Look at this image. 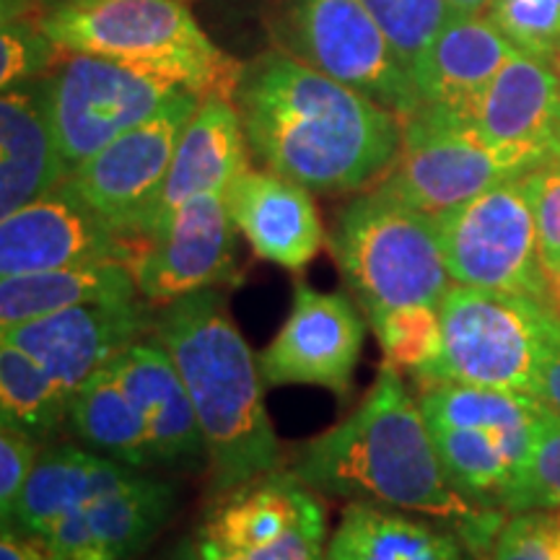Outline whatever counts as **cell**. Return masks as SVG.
I'll return each mask as SVG.
<instances>
[{
	"instance_id": "cell-39",
	"label": "cell",
	"mask_w": 560,
	"mask_h": 560,
	"mask_svg": "<svg viewBox=\"0 0 560 560\" xmlns=\"http://www.w3.org/2000/svg\"><path fill=\"white\" fill-rule=\"evenodd\" d=\"M156 560H202L198 548H195L192 537H185V540H179L174 548H170L166 552H161Z\"/></svg>"
},
{
	"instance_id": "cell-37",
	"label": "cell",
	"mask_w": 560,
	"mask_h": 560,
	"mask_svg": "<svg viewBox=\"0 0 560 560\" xmlns=\"http://www.w3.org/2000/svg\"><path fill=\"white\" fill-rule=\"evenodd\" d=\"M0 560H55L45 545L3 522L0 532Z\"/></svg>"
},
{
	"instance_id": "cell-34",
	"label": "cell",
	"mask_w": 560,
	"mask_h": 560,
	"mask_svg": "<svg viewBox=\"0 0 560 560\" xmlns=\"http://www.w3.org/2000/svg\"><path fill=\"white\" fill-rule=\"evenodd\" d=\"M486 560H560V511L509 514Z\"/></svg>"
},
{
	"instance_id": "cell-12",
	"label": "cell",
	"mask_w": 560,
	"mask_h": 560,
	"mask_svg": "<svg viewBox=\"0 0 560 560\" xmlns=\"http://www.w3.org/2000/svg\"><path fill=\"white\" fill-rule=\"evenodd\" d=\"M45 81L55 136L70 174L187 89L153 70L89 52H66Z\"/></svg>"
},
{
	"instance_id": "cell-18",
	"label": "cell",
	"mask_w": 560,
	"mask_h": 560,
	"mask_svg": "<svg viewBox=\"0 0 560 560\" xmlns=\"http://www.w3.org/2000/svg\"><path fill=\"white\" fill-rule=\"evenodd\" d=\"M104 260H125L132 268L130 242L68 182L45 198L0 219L3 278Z\"/></svg>"
},
{
	"instance_id": "cell-25",
	"label": "cell",
	"mask_w": 560,
	"mask_h": 560,
	"mask_svg": "<svg viewBox=\"0 0 560 560\" xmlns=\"http://www.w3.org/2000/svg\"><path fill=\"white\" fill-rule=\"evenodd\" d=\"M325 560H480L446 524L410 511L350 501Z\"/></svg>"
},
{
	"instance_id": "cell-16",
	"label": "cell",
	"mask_w": 560,
	"mask_h": 560,
	"mask_svg": "<svg viewBox=\"0 0 560 560\" xmlns=\"http://www.w3.org/2000/svg\"><path fill=\"white\" fill-rule=\"evenodd\" d=\"M236 231L226 192H202L179 206L132 262L140 296L153 310L236 278Z\"/></svg>"
},
{
	"instance_id": "cell-5",
	"label": "cell",
	"mask_w": 560,
	"mask_h": 560,
	"mask_svg": "<svg viewBox=\"0 0 560 560\" xmlns=\"http://www.w3.org/2000/svg\"><path fill=\"white\" fill-rule=\"evenodd\" d=\"M62 52H89L153 70L200 96L234 100L242 66L200 30L185 0H81L39 16Z\"/></svg>"
},
{
	"instance_id": "cell-19",
	"label": "cell",
	"mask_w": 560,
	"mask_h": 560,
	"mask_svg": "<svg viewBox=\"0 0 560 560\" xmlns=\"http://www.w3.org/2000/svg\"><path fill=\"white\" fill-rule=\"evenodd\" d=\"M247 145L234 100L226 94L202 96L200 107L182 130L170 174L132 236L136 257L195 195L226 192L234 179L249 170Z\"/></svg>"
},
{
	"instance_id": "cell-14",
	"label": "cell",
	"mask_w": 560,
	"mask_h": 560,
	"mask_svg": "<svg viewBox=\"0 0 560 560\" xmlns=\"http://www.w3.org/2000/svg\"><path fill=\"white\" fill-rule=\"evenodd\" d=\"M202 96L182 89L145 122L122 132L68 177V185L130 242L170 174L179 136ZM136 260V249H132Z\"/></svg>"
},
{
	"instance_id": "cell-22",
	"label": "cell",
	"mask_w": 560,
	"mask_h": 560,
	"mask_svg": "<svg viewBox=\"0 0 560 560\" xmlns=\"http://www.w3.org/2000/svg\"><path fill=\"white\" fill-rule=\"evenodd\" d=\"M42 79L5 89L0 100V219L68 182Z\"/></svg>"
},
{
	"instance_id": "cell-38",
	"label": "cell",
	"mask_w": 560,
	"mask_h": 560,
	"mask_svg": "<svg viewBox=\"0 0 560 560\" xmlns=\"http://www.w3.org/2000/svg\"><path fill=\"white\" fill-rule=\"evenodd\" d=\"M535 397L560 416V338L556 340V346L550 348L548 359H545V363H542Z\"/></svg>"
},
{
	"instance_id": "cell-35",
	"label": "cell",
	"mask_w": 560,
	"mask_h": 560,
	"mask_svg": "<svg viewBox=\"0 0 560 560\" xmlns=\"http://www.w3.org/2000/svg\"><path fill=\"white\" fill-rule=\"evenodd\" d=\"M522 179L535 210L542 265L556 289L560 280V161L524 174Z\"/></svg>"
},
{
	"instance_id": "cell-42",
	"label": "cell",
	"mask_w": 560,
	"mask_h": 560,
	"mask_svg": "<svg viewBox=\"0 0 560 560\" xmlns=\"http://www.w3.org/2000/svg\"><path fill=\"white\" fill-rule=\"evenodd\" d=\"M556 301H558V310H560V280L556 283Z\"/></svg>"
},
{
	"instance_id": "cell-7",
	"label": "cell",
	"mask_w": 560,
	"mask_h": 560,
	"mask_svg": "<svg viewBox=\"0 0 560 560\" xmlns=\"http://www.w3.org/2000/svg\"><path fill=\"white\" fill-rule=\"evenodd\" d=\"M441 353L418 387L436 382L535 395L560 338L558 304L452 283L441 299Z\"/></svg>"
},
{
	"instance_id": "cell-40",
	"label": "cell",
	"mask_w": 560,
	"mask_h": 560,
	"mask_svg": "<svg viewBox=\"0 0 560 560\" xmlns=\"http://www.w3.org/2000/svg\"><path fill=\"white\" fill-rule=\"evenodd\" d=\"M450 5L459 13H480L488 9V0H450Z\"/></svg>"
},
{
	"instance_id": "cell-27",
	"label": "cell",
	"mask_w": 560,
	"mask_h": 560,
	"mask_svg": "<svg viewBox=\"0 0 560 560\" xmlns=\"http://www.w3.org/2000/svg\"><path fill=\"white\" fill-rule=\"evenodd\" d=\"M68 423L89 450L136 470L156 472V459L143 423L109 363L73 392Z\"/></svg>"
},
{
	"instance_id": "cell-30",
	"label": "cell",
	"mask_w": 560,
	"mask_h": 560,
	"mask_svg": "<svg viewBox=\"0 0 560 560\" xmlns=\"http://www.w3.org/2000/svg\"><path fill=\"white\" fill-rule=\"evenodd\" d=\"M361 5L387 34L410 75L454 13L450 0H361Z\"/></svg>"
},
{
	"instance_id": "cell-17",
	"label": "cell",
	"mask_w": 560,
	"mask_h": 560,
	"mask_svg": "<svg viewBox=\"0 0 560 560\" xmlns=\"http://www.w3.org/2000/svg\"><path fill=\"white\" fill-rule=\"evenodd\" d=\"M156 310L143 296L94 301L47 317L3 327V342L30 353L73 397L83 382L130 348L153 335Z\"/></svg>"
},
{
	"instance_id": "cell-24",
	"label": "cell",
	"mask_w": 560,
	"mask_h": 560,
	"mask_svg": "<svg viewBox=\"0 0 560 560\" xmlns=\"http://www.w3.org/2000/svg\"><path fill=\"white\" fill-rule=\"evenodd\" d=\"M465 120L490 143L535 145L560 156L558 70L516 52L488 83Z\"/></svg>"
},
{
	"instance_id": "cell-26",
	"label": "cell",
	"mask_w": 560,
	"mask_h": 560,
	"mask_svg": "<svg viewBox=\"0 0 560 560\" xmlns=\"http://www.w3.org/2000/svg\"><path fill=\"white\" fill-rule=\"evenodd\" d=\"M136 272L125 260H104L79 268L26 272L0 280V325L13 327L94 301L138 299Z\"/></svg>"
},
{
	"instance_id": "cell-36",
	"label": "cell",
	"mask_w": 560,
	"mask_h": 560,
	"mask_svg": "<svg viewBox=\"0 0 560 560\" xmlns=\"http://www.w3.org/2000/svg\"><path fill=\"white\" fill-rule=\"evenodd\" d=\"M39 441L19 431L0 433V516L9 520L39 459Z\"/></svg>"
},
{
	"instance_id": "cell-11",
	"label": "cell",
	"mask_w": 560,
	"mask_h": 560,
	"mask_svg": "<svg viewBox=\"0 0 560 560\" xmlns=\"http://www.w3.org/2000/svg\"><path fill=\"white\" fill-rule=\"evenodd\" d=\"M433 221L452 283L558 304L522 177L490 187Z\"/></svg>"
},
{
	"instance_id": "cell-43",
	"label": "cell",
	"mask_w": 560,
	"mask_h": 560,
	"mask_svg": "<svg viewBox=\"0 0 560 560\" xmlns=\"http://www.w3.org/2000/svg\"><path fill=\"white\" fill-rule=\"evenodd\" d=\"M552 68H556V70H558V75H560V55H558L556 60H552Z\"/></svg>"
},
{
	"instance_id": "cell-29",
	"label": "cell",
	"mask_w": 560,
	"mask_h": 560,
	"mask_svg": "<svg viewBox=\"0 0 560 560\" xmlns=\"http://www.w3.org/2000/svg\"><path fill=\"white\" fill-rule=\"evenodd\" d=\"M371 332L380 338L384 359L408 371L412 382H423L441 353L439 306H402L366 314Z\"/></svg>"
},
{
	"instance_id": "cell-28",
	"label": "cell",
	"mask_w": 560,
	"mask_h": 560,
	"mask_svg": "<svg viewBox=\"0 0 560 560\" xmlns=\"http://www.w3.org/2000/svg\"><path fill=\"white\" fill-rule=\"evenodd\" d=\"M70 395L30 353L0 340V420L3 429L47 441L68 420Z\"/></svg>"
},
{
	"instance_id": "cell-8",
	"label": "cell",
	"mask_w": 560,
	"mask_h": 560,
	"mask_svg": "<svg viewBox=\"0 0 560 560\" xmlns=\"http://www.w3.org/2000/svg\"><path fill=\"white\" fill-rule=\"evenodd\" d=\"M418 405L452 486L475 506L503 511L552 408L524 392L454 382L420 387Z\"/></svg>"
},
{
	"instance_id": "cell-1",
	"label": "cell",
	"mask_w": 560,
	"mask_h": 560,
	"mask_svg": "<svg viewBox=\"0 0 560 560\" xmlns=\"http://www.w3.org/2000/svg\"><path fill=\"white\" fill-rule=\"evenodd\" d=\"M234 104L255 156L312 192L363 190L402 145L400 117L289 50L242 66Z\"/></svg>"
},
{
	"instance_id": "cell-33",
	"label": "cell",
	"mask_w": 560,
	"mask_h": 560,
	"mask_svg": "<svg viewBox=\"0 0 560 560\" xmlns=\"http://www.w3.org/2000/svg\"><path fill=\"white\" fill-rule=\"evenodd\" d=\"M62 52L55 42L42 32L39 19L26 21L24 16H3L0 32V86L13 89L19 83L47 75Z\"/></svg>"
},
{
	"instance_id": "cell-20",
	"label": "cell",
	"mask_w": 560,
	"mask_h": 560,
	"mask_svg": "<svg viewBox=\"0 0 560 560\" xmlns=\"http://www.w3.org/2000/svg\"><path fill=\"white\" fill-rule=\"evenodd\" d=\"M128 392L156 459V470H208V446L185 382L159 340H138L109 361Z\"/></svg>"
},
{
	"instance_id": "cell-6",
	"label": "cell",
	"mask_w": 560,
	"mask_h": 560,
	"mask_svg": "<svg viewBox=\"0 0 560 560\" xmlns=\"http://www.w3.org/2000/svg\"><path fill=\"white\" fill-rule=\"evenodd\" d=\"M332 255L363 314L441 306L452 285L433 215L382 187L340 210Z\"/></svg>"
},
{
	"instance_id": "cell-41",
	"label": "cell",
	"mask_w": 560,
	"mask_h": 560,
	"mask_svg": "<svg viewBox=\"0 0 560 560\" xmlns=\"http://www.w3.org/2000/svg\"><path fill=\"white\" fill-rule=\"evenodd\" d=\"M39 3L47 5V11L58 9V5H70V3H81V0H39Z\"/></svg>"
},
{
	"instance_id": "cell-23",
	"label": "cell",
	"mask_w": 560,
	"mask_h": 560,
	"mask_svg": "<svg viewBox=\"0 0 560 560\" xmlns=\"http://www.w3.org/2000/svg\"><path fill=\"white\" fill-rule=\"evenodd\" d=\"M520 52L486 11H454L412 73L425 107L465 120L499 70Z\"/></svg>"
},
{
	"instance_id": "cell-4",
	"label": "cell",
	"mask_w": 560,
	"mask_h": 560,
	"mask_svg": "<svg viewBox=\"0 0 560 560\" xmlns=\"http://www.w3.org/2000/svg\"><path fill=\"white\" fill-rule=\"evenodd\" d=\"M177 486L79 444L45 446L5 524L55 560H132L172 520Z\"/></svg>"
},
{
	"instance_id": "cell-32",
	"label": "cell",
	"mask_w": 560,
	"mask_h": 560,
	"mask_svg": "<svg viewBox=\"0 0 560 560\" xmlns=\"http://www.w3.org/2000/svg\"><path fill=\"white\" fill-rule=\"evenodd\" d=\"M486 13L520 52L550 66L560 55V0H488Z\"/></svg>"
},
{
	"instance_id": "cell-31",
	"label": "cell",
	"mask_w": 560,
	"mask_h": 560,
	"mask_svg": "<svg viewBox=\"0 0 560 560\" xmlns=\"http://www.w3.org/2000/svg\"><path fill=\"white\" fill-rule=\"evenodd\" d=\"M501 509L506 514L535 509L560 511V416L556 410L542 423L535 446L516 480L511 482Z\"/></svg>"
},
{
	"instance_id": "cell-3",
	"label": "cell",
	"mask_w": 560,
	"mask_h": 560,
	"mask_svg": "<svg viewBox=\"0 0 560 560\" xmlns=\"http://www.w3.org/2000/svg\"><path fill=\"white\" fill-rule=\"evenodd\" d=\"M153 340L170 353L208 446V493L283 467L280 441L265 408L260 359L252 353L219 289L182 296L156 310Z\"/></svg>"
},
{
	"instance_id": "cell-10",
	"label": "cell",
	"mask_w": 560,
	"mask_h": 560,
	"mask_svg": "<svg viewBox=\"0 0 560 560\" xmlns=\"http://www.w3.org/2000/svg\"><path fill=\"white\" fill-rule=\"evenodd\" d=\"M202 560H325L327 509L291 467L213 495L192 535Z\"/></svg>"
},
{
	"instance_id": "cell-21",
	"label": "cell",
	"mask_w": 560,
	"mask_h": 560,
	"mask_svg": "<svg viewBox=\"0 0 560 560\" xmlns=\"http://www.w3.org/2000/svg\"><path fill=\"white\" fill-rule=\"evenodd\" d=\"M234 226L260 260L304 270L325 242L312 190L276 172L247 170L226 190Z\"/></svg>"
},
{
	"instance_id": "cell-9",
	"label": "cell",
	"mask_w": 560,
	"mask_h": 560,
	"mask_svg": "<svg viewBox=\"0 0 560 560\" xmlns=\"http://www.w3.org/2000/svg\"><path fill=\"white\" fill-rule=\"evenodd\" d=\"M560 161L535 145H499L444 109L420 107L402 122V145L380 187L408 206L439 215L490 187Z\"/></svg>"
},
{
	"instance_id": "cell-15",
	"label": "cell",
	"mask_w": 560,
	"mask_h": 560,
	"mask_svg": "<svg viewBox=\"0 0 560 560\" xmlns=\"http://www.w3.org/2000/svg\"><path fill=\"white\" fill-rule=\"evenodd\" d=\"M366 332L369 319L359 301L296 283L289 319L257 355L262 380L270 387L301 384L348 397Z\"/></svg>"
},
{
	"instance_id": "cell-13",
	"label": "cell",
	"mask_w": 560,
	"mask_h": 560,
	"mask_svg": "<svg viewBox=\"0 0 560 560\" xmlns=\"http://www.w3.org/2000/svg\"><path fill=\"white\" fill-rule=\"evenodd\" d=\"M289 52L369 96L400 122L423 107L408 66L361 0H289Z\"/></svg>"
},
{
	"instance_id": "cell-2",
	"label": "cell",
	"mask_w": 560,
	"mask_h": 560,
	"mask_svg": "<svg viewBox=\"0 0 560 560\" xmlns=\"http://www.w3.org/2000/svg\"><path fill=\"white\" fill-rule=\"evenodd\" d=\"M291 472L319 495L376 503L446 524L480 560L488 558L509 516L475 506L452 486L418 397L387 359L359 408L299 446Z\"/></svg>"
}]
</instances>
